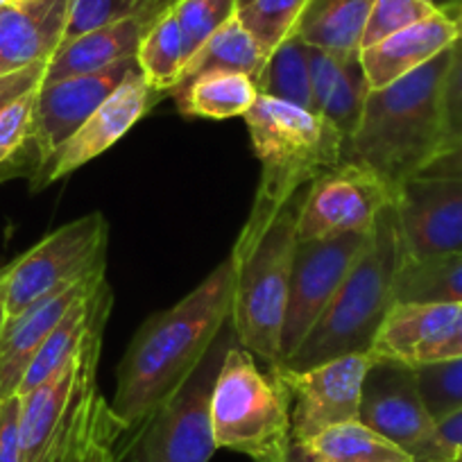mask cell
I'll return each mask as SVG.
<instances>
[{"instance_id":"obj_1","label":"cell","mask_w":462,"mask_h":462,"mask_svg":"<svg viewBox=\"0 0 462 462\" xmlns=\"http://www.w3.org/2000/svg\"><path fill=\"white\" fill-rule=\"evenodd\" d=\"M236 270L226 259L184 300L159 310L132 337L116 370L114 417L132 433L199 365L231 319Z\"/></svg>"},{"instance_id":"obj_2","label":"cell","mask_w":462,"mask_h":462,"mask_svg":"<svg viewBox=\"0 0 462 462\" xmlns=\"http://www.w3.org/2000/svg\"><path fill=\"white\" fill-rule=\"evenodd\" d=\"M448 48L385 88H372L361 121L345 141L342 162L383 177L394 190L417 177L444 148L442 79Z\"/></svg>"},{"instance_id":"obj_3","label":"cell","mask_w":462,"mask_h":462,"mask_svg":"<svg viewBox=\"0 0 462 462\" xmlns=\"http://www.w3.org/2000/svg\"><path fill=\"white\" fill-rule=\"evenodd\" d=\"M261 180L231 254L250 250L283 207L318 175L342 162L345 136L315 111L259 96L245 116Z\"/></svg>"},{"instance_id":"obj_4","label":"cell","mask_w":462,"mask_h":462,"mask_svg":"<svg viewBox=\"0 0 462 462\" xmlns=\"http://www.w3.org/2000/svg\"><path fill=\"white\" fill-rule=\"evenodd\" d=\"M406 261L394 202L383 208L365 247L309 336L282 365L309 370L346 354L370 352L394 304V283Z\"/></svg>"},{"instance_id":"obj_5","label":"cell","mask_w":462,"mask_h":462,"mask_svg":"<svg viewBox=\"0 0 462 462\" xmlns=\"http://www.w3.org/2000/svg\"><path fill=\"white\" fill-rule=\"evenodd\" d=\"M109 313L88 328L73 358L21 394V462H82L109 402L97 393V363Z\"/></svg>"},{"instance_id":"obj_6","label":"cell","mask_w":462,"mask_h":462,"mask_svg":"<svg viewBox=\"0 0 462 462\" xmlns=\"http://www.w3.org/2000/svg\"><path fill=\"white\" fill-rule=\"evenodd\" d=\"M211 426L217 448L254 462H286L292 451L291 397L263 374L241 342L226 349L211 393Z\"/></svg>"},{"instance_id":"obj_7","label":"cell","mask_w":462,"mask_h":462,"mask_svg":"<svg viewBox=\"0 0 462 462\" xmlns=\"http://www.w3.org/2000/svg\"><path fill=\"white\" fill-rule=\"evenodd\" d=\"M304 190L279 211L263 236L243 254H229L236 270L231 328L247 352L268 365L282 363V328L297 250V213Z\"/></svg>"},{"instance_id":"obj_8","label":"cell","mask_w":462,"mask_h":462,"mask_svg":"<svg viewBox=\"0 0 462 462\" xmlns=\"http://www.w3.org/2000/svg\"><path fill=\"white\" fill-rule=\"evenodd\" d=\"M226 324L207 356L189 379L163 399L134 430L118 444V462H208L217 451L211 426V393L226 349L236 342Z\"/></svg>"},{"instance_id":"obj_9","label":"cell","mask_w":462,"mask_h":462,"mask_svg":"<svg viewBox=\"0 0 462 462\" xmlns=\"http://www.w3.org/2000/svg\"><path fill=\"white\" fill-rule=\"evenodd\" d=\"M106 220L93 211L51 231L32 250L5 265L7 315L23 313L51 292L106 268Z\"/></svg>"},{"instance_id":"obj_10","label":"cell","mask_w":462,"mask_h":462,"mask_svg":"<svg viewBox=\"0 0 462 462\" xmlns=\"http://www.w3.org/2000/svg\"><path fill=\"white\" fill-rule=\"evenodd\" d=\"M397 190L370 168L340 162L315 177L297 213V238L324 241L346 234H370Z\"/></svg>"},{"instance_id":"obj_11","label":"cell","mask_w":462,"mask_h":462,"mask_svg":"<svg viewBox=\"0 0 462 462\" xmlns=\"http://www.w3.org/2000/svg\"><path fill=\"white\" fill-rule=\"evenodd\" d=\"M358 420L403 448L412 462H448L438 442V421L421 397L417 367L372 356Z\"/></svg>"},{"instance_id":"obj_12","label":"cell","mask_w":462,"mask_h":462,"mask_svg":"<svg viewBox=\"0 0 462 462\" xmlns=\"http://www.w3.org/2000/svg\"><path fill=\"white\" fill-rule=\"evenodd\" d=\"M372 354H346L309 370L270 365V374L291 397L292 444L310 439L328 426L354 421L361 415L363 381L370 370Z\"/></svg>"},{"instance_id":"obj_13","label":"cell","mask_w":462,"mask_h":462,"mask_svg":"<svg viewBox=\"0 0 462 462\" xmlns=\"http://www.w3.org/2000/svg\"><path fill=\"white\" fill-rule=\"evenodd\" d=\"M370 234H346L324 241H300L292 261L286 318L282 328V363L295 354L365 247Z\"/></svg>"},{"instance_id":"obj_14","label":"cell","mask_w":462,"mask_h":462,"mask_svg":"<svg viewBox=\"0 0 462 462\" xmlns=\"http://www.w3.org/2000/svg\"><path fill=\"white\" fill-rule=\"evenodd\" d=\"M162 97L166 96L150 87L143 73H136L114 96L106 97L70 139L48 154L46 162L30 177V189L37 193L114 148L141 118L152 111Z\"/></svg>"},{"instance_id":"obj_15","label":"cell","mask_w":462,"mask_h":462,"mask_svg":"<svg viewBox=\"0 0 462 462\" xmlns=\"http://www.w3.org/2000/svg\"><path fill=\"white\" fill-rule=\"evenodd\" d=\"M406 259L462 252V177H411L394 193Z\"/></svg>"},{"instance_id":"obj_16","label":"cell","mask_w":462,"mask_h":462,"mask_svg":"<svg viewBox=\"0 0 462 462\" xmlns=\"http://www.w3.org/2000/svg\"><path fill=\"white\" fill-rule=\"evenodd\" d=\"M136 73H141L139 61L136 57H127L96 73L75 75L60 82H43L34 97L32 111L39 166L46 162L48 154L55 152L78 132V127L106 97L114 96Z\"/></svg>"},{"instance_id":"obj_17","label":"cell","mask_w":462,"mask_h":462,"mask_svg":"<svg viewBox=\"0 0 462 462\" xmlns=\"http://www.w3.org/2000/svg\"><path fill=\"white\" fill-rule=\"evenodd\" d=\"M105 279L106 268L97 270L82 282L51 292L43 300L34 301L23 313L7 319V327L0 337V399L19 394L25 372L32 365L34 356L52 328L60 324V319L69 313L75 301L96 291Z\"/></svg>"},{"instance_id":"obj_18","label":"cell","mask_w":462,"mask_h":462,"mask_svg":"<svg viewBox=\"0 0 462 462\" xmlns=\"http://www.w3.org/2000/svg\"><path fill=\"white\" fill-rule=\"evenodd\" d=\"M73 0H21L0 7V75L51 61L66 37Z\"/></svg>"},{"instance_id":"obj_19","label":"cell","mask_w":462,"mask_h":462,"mask_svg":"<svg viewBox=\"0 0 462 462\" xmlns=\"http://www.w3.org/2000/svg\"><path fill=\"white\" fill-rule=\"evenodd\" d=\"M462 304H393L370 346L374 358L429 365L447 345Z\"/></svg>"},{"instance_id":"obj_20","label":"cell","mask_w":462,"mask_h":462,"mask_svg":"<svg viewBox=\"0 0 462 462\" xmlns=\"http://www.w3.org/2000/svg\"><path fill=\"white\" fill-rule=\"evenodd\" d=\"M309 69L313 111L333 123L346 141L356 130L372 91L361 64V52L340 55L309 46Z\"/></svg>"},{"instance_id":"obj_21","label":"cell","mask_w":462,"mask_h":462,"mask_svg":"<svg viewBox=\"0 0 462 462\" xmlns=\"http://www.w3.org/2000/svg\"><path fill=\"white\" fill-rule=\"evenodd\" d=\"M457 39L456 28L444 14H433L383 42L361 51V64L370 88H385L429 64Z\"/></svg>"},{"instance_id":"obj_22","label":"cell","mask_w":462,"mask_h":462,"mask_svg":"<svg viewBox=\"0 0 462 462\" xmlns=\"http://www.w3.org/2000/svg\"><path fill=\"white\" fill-rule=\"evenodd\" d=\"M152 25L154 21L134 16V19L118 21V23L91 30L82 37L64 42L48 61L43 82H60L75 75L96 73L127 57H136L145 32Z\"/></svg>"},{"instance_id":"obj_23","label":"cell","mask_w":462,"mask_h":462,"mask_svg":"<svg viewBox=\"0 0 462 462\" xmlns=\"http://www.w3.org/2000/svg\"><path fill=\"white\" fill-rule=\"evenodd\" d=\"M111 304H114V292H111L106 279L96 291H91L82 300L75 301L69 313L60 319V324L52 328V333L46 337V342H43L42 349L37 352L32 365L25 372V379L21 383L19 394H28L39 383L51 379L69 358H73L79 345L84 342V337H87L88 328L93 327V322L102 313H111Z\"/></svg>"},{"instance_id":"obj_24","label":"cell","mask_w":462,"mask_h":462,"mask_svg":"<svg viewBox=\"0 0 462 462\" xmlns=\"http://www.w3.org/2000/svg\"><path fill=\"white\" fill-rule=\"evenodd\" d=\"M295 462H412L403 448L361 420L328 426L310 439L292 444Z\"/></svg>"},{"instance_id":"obj_25","label":"cell","mask_w":462,"mask_h":462,"mask_svg":"<svg viewBox=\"0 0 462 462\" xmlns=\"http://www.w3.org/2000/svg\"><path fill=\"white\" fill-rule=\"evenodd\" d=\"M376 0H310L295 32L306 46L352 55L361 52L363 32Z\"/></svg>"},{"instance_id":"obj_26","label":"cell","mask_w":462,"mask_h":462,"mask_svg":"<svg viewBox=\"0 0 462 462\" xmlns=\"http://www.w3.org/2000/svg\"><path fill=\"white\" fill-rule=\"evenodd\" d=\"M172 97L180 114L225 121V118L245 116L259 97V88L254 79L243 73L213 70L181 84L180 88H175Z\"/></svg>"},{"instance_id":"obj_27","label":"cell","mask_w":462,"mask_h":462,"mask_svg":"<svg viewBox=\"0 0 462 462\" xmlns=\"http://www.w3.org/2000/svg\"><path fill=\"white\" fill-rule=\"evenodd\" d=\"M265 60H268V55L261 51L259 42L252 37L250 30H247L236 16V19L229 21L225 28L217 30V32L213 34L193 57H190L177 88H180L181 84L190 82L193 78H198V75L213 73V70L243 73L256 82L261 70H263Z\"/></svg>"},{"instance_id":"obj_28","label":"cell","mask_w":462,"mask_h":462,"mask_svg":"<svg viewBox=\"0 0 462 462\" xmlns=\"http://www.w3.org/2000/svg\"><path fill=\"white\" fill-rule=\"evenodd\" d=\"M394 304H462V252L403 261Z\"/></svg>"},{"instance_id":"obj_29","label":"cell","mask_w":462,"mask_h":462,"mask_svg":"<svg viewBox=\"0 0 462 462\" xmlns=\"http://www.w3.org/2000/svg\"><path fill=\"white\" fill-rule=\"evenodd\" d=\"M136 61L150 87L162 91L163 96H172L189 64V52L184 34L171 10L145 32L136 51Z\"/></svg>"},{"instance_id":"obj_30","label":"cell","mask_w":462,"mask_h":462,"mask_svg":"<svg viewBox=\"0 0 462 462\" xmlns=\"http://www.w3.org/2000/svg\"><path fill=\"white\" fill-rule=\"evenodd\" d=\"M259 96L277 97L313 111V88H310L309 46L297 34L279 43L265 60L263 70L256 79Z\"/></svg>"},{"instance_id":"obj_31","label":"cell","mask_w":462,"mask_h":462,"mask_svg":"<svg viewBox=\"0 0 462 462\" xmlns=\"http://www.w3.org/2000/svg\"><path fill=\"white\" fill-rule=\"evenodd\" d=\"M37 91L19 97L0 114V184L21 175L32 177L39 168L32 125Z\"/></svg>"},{"instance_id":"obj_32","label":"cell","mask_w":462,"mask_h":462,"mask_svg":"<svg viewBox=\"0 0 462 462\" xmlns=\"http://www.w3.org/2000/svg\"><path fill=\"white\" fill-rule=\"evenodd\" d=\"M310 0H250L238 10V21L250 30L265 55L295 32Z\"/></svg>"},{"instance_id":"obj_33","label":"cell","mask_w":462,"mask_h":462,"mask_svg":"<svg viewBox=\"0 0 462 462\" xmlns=\"http://www.w3.org/2000/svg\"><path fill=\"white\" fill-rule=\"evenodd\" d=\"M134 16H143L157 23L163 16L159 0H73L64 42Z\"/></svg>"},{"instance_id":"obj_34","label":"cell","mask_w":462,"mask_h":462,"mask_svg":"<svg viewBox=\"0 0 462 462\" xmlns=\"http://www.w3.org/2000/svg\"><path fill=\"white\" fill-rule=\"evenodd\" d=\"M241 10V0H180L172 7L177 25L184 34L189 60Z\"/></svg>"},{"instance_id":"obj_35","label":"cell","mask_w":462,"mask_h":462,"mask_svg":"<svg viewBox=\"0 0 462 462\" xmlns=\"http://www.w3.org/2000/svg\"><path fill=\"white\" fill-rule=\"evenodd\" d=\"M421 397L435 421L462 408V356L417 367Z\"/></svg>"},{"instance_id":"obj_36","label":"cell","mask_w":462,"mask_h":462,"mask_svg":"<svg viewBox=\"0 0 462 462\" xmlns=\"http://www.w3.org/2000/svg\"><path fill=\"white\" fill-rule=\"evenodd\" d=\"M438 14L429 0H376L363 32L361 51L383 42L390 34L402 32L429 16Z\"/></svg>"},{"instance_id":"obj_37","label":"cell","mask_w":462,"mask_h":462,"mask_svg":"<svg viewBox=\"0 0 462 462\" xmlns=\"http://www.w3.org/2000/svg\"><path fill=\"white\" fill-rule=\"evenodd\" d=\"M442 116L447 145L462 141V37L448 46V64L442 79Z\"/></svg>"},{"instance_id":"obj_38","label":"cell","mask_w":462,"mask_h":462,"mask_svg":"<svg viewBox=\"0 0 462 462\" xmlns=\"http://www.w3.org/2000/svg\"><path fill=\"white\" fill-rule=\"evenodd\" d=\"M21 394L0 399V462H21Z\"/></svg>"},{"instance_id":"obj_39","label":"cell","mask_w":462,"mask_h":462,"mask_svg":"<svg viewBox=\"0 0 462 462\" xmlns=\"http://www.w3.org/2000/svg\"><path fill=\"white\" fill-rule=\"evenodd\" d=\"M46 66L48 61H39V64L25 66L21 70L0 75V114L10 105H14L19 97L28 96L42 87L43 78H46Z\"/></svg>"},{"instance_id":"obj_40","label":"cell","mask_w":462,"mask_h":462,"mask_svg":"<svg viewBox=\"0 0 462 462\" xmlns=\"http://www.w3.org/2000/svg\"><path fill=\"white\" fill-rule=\"evenodd\" d=\"M123 435H125V429L116 420L111 408H106L87 453L82 456V462H118V444Z\"/></svg>"},{"instance_id":"obj_41","label":"cell","mask_w":462,"mask_h":462,"mask_svg":"<svg viewBox=\"0 0 462 462\" xmlns=\"http://www.w3.org/2000/svg\"><path fill=\"white\" fill-rule=\"evenodd\" d=\"M438 442L448 462L462 451V408L438 421Z\"/></svg>"},{"instance_id":"obj_42","label":"cell","mask_w":462,"mask_h":462,"mask_svg":"<svg viewBox=\"0 0 462 462\" xmlns=\"http://www.w3.org/2000/svg\"><path fill=\"white\" fill-rule=\"evenodd\" d=\"M417 177H462V141L447 145Z\"/></svg>"},{"instance_id":"obj_43","label":"cell","mask_w":462,"mask_h":462,"mask_svg":"<svg viewBox=\"0 0 462 462\" xmlns=\"http://www.w3.org/2000/svg\"><path fill=\"white\" fill-rule=\"evenodd\" d=\"M460 356H462V309H460V318H457V324H456V328H453L451 337H448L447 345L439 349V354L435 361H448V358H460Z\"/></svg>"},{"instance_id":"obj_44","label":"cell","mask_w":462,"mask_h":462,"mask_svg":"<svg viewBox=\"0 0 462 462\" xmlns=\"http://www.w3.org/2000/svg\"><path fill=\"white\" fill-rule=\"evenodd\" d=\"M7 277H5V268L0 270V337H3V331L7 327Z\"/></svg>"},{"instance_id":"obj_45","label":"cell","mask_w":462,"mask_h":462,"mask_svg":"<svg viewBox=\"0 0 462 462\" xmlns=\"http://www.w3.org/2000/svg\"><path fill=\"white\" fill-rule=\"evenodd\" d=\"M429 3L433 5L435 12H439V14H448V12L462 7V0H429Z\"/></svg>"},{"instance_id":"obj_46","label":"cell","mask_w":462,"mask_h":462,"mask_svg":"<svg viewBox=\"0 0 462 462\" xmlns=\"http://www.w3.org/2000/svg\"><path fill=\"white\" fill-rule=\"evenodd\" d=\"M444 16H447V19L453 23V28H456L457 37H462V7H457V10L448 12V14H444Z\"/></svg>"},{"instance_id":"obj_47","label":"cell","mask_w":462,"mask_h":462,"mask_svg":"<svg viewBox=\"0 0 462 462\" xmlns=\"http://www.w3.org/2000/svg\"><path fill=\"white\" fill-rule=\"evenodd\" d=\"M177 3H180V0H159V10H162L163 14H166V12L172 10V7H175Z\"/></svg>"},{"instance_id":"obj_48","label":"cell","mask_w":462,"mask_h":462,"mask_svg":"<svg viewBox=\"0 0 462 462\" xmlns=\"http://www.w3.org/2000/svg\"><path fill=\"white\" fill-rule=\"evenodd\" d=\"M453 462H462V451L457 453V456H456V460H453Z\"/></svg>"},{"instance_id":"obj_49","label":"cell","mask_w":462,"mask_h":462,"mask_svg":"<svg viewBox=\"0 0 462 462\" xmlns=\"http://www.w3.org/2000/svg\"><path fill=\"white\" fill-rule=\"evenodd\" d=\"M7 3H10V0H0V7H5Z\"/></svg>"},{"instance_id":"obj_50","label":"cell","mask_w":462,"mask_h":462,"mask_svg":"<svg viewBox=\"0 0 462 462\" xmlns=\"http://www.w3.org/2000/svg\"><path fill=\"white\" fill-rule=\"evenodd\" d=\"M247 3H250V0H241V7H243V5H247Z\"/></svg>"},{"instance_id":"obj_51","label":"cell","mask_w":462,"mask_h":462,"mask_svg":"<svg viewBox=\"0 0 462 462\" xmlns=\"http://www.w3.org/2000/svg\"><path fill=\"white\" fill-rule=\"evenodd\" d=\"M10 3H21V0H10Z\"/></svg>"},{"instance_id":"obj_52","label":"cell","mask_w":462,"mask_h":462,"mask_svg":"<svg viewBox=\"0 0 462 462\" xmlns=\"http://www.w3.org/2000/svg\"><path fill=\"white\" fill-rule=\"evenodd\" d=\"M286 462H295V460H286Z\"/></svg>"}]
</instances>
